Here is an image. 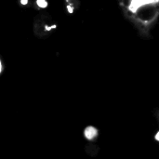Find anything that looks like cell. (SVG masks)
I'll use <instances>...</instances> for the list:
<instances>
[{"label":"cell","mask_w":159,"mask_h":159,"mask_svg":"<svg viewBox=\"0 0 159 159\" xmlns=\"http://www.w3.org/2000/svg\"><path fill=\"white\" fill-rule=\"evenodd\" d=\"M58 27L57 22L48 12H39L34 18L33 32L37 38H48Z\"/></svg>","instance_id":"obj_1"},{"label":"cell","mask_w":159,"mask_h":159,"mask_svg":"<svg viewBox=\"0 0 159 159\" xmlns=\"http://www.w3.org/2000/svg\"><path fill=\"white\" fill-rule=\"evenodd\" d=\"M66 2V8L70 14H72L80 5L79 0H65Z\"/></svg>","instance_id":"obj_2"},{"label":"cell","mask_w":159,"mask_h":159,"mask_svg":"<svg viewBox=\"0 0 159 159\" xmlns=\"http://www.w3.org/2000/svg\"><path fill=\"white\" fill-rule=\"evenodd\" d=\"M97 135H98V131L93 127H88L85 129V137L88 140H93Z\"/></svg>","instance_id":"obj_3"},{"label":"cell","mask_w":159,"mask_h":159,"mask_svg":"<svg viewBox=\"0 0 159 159\" xmlns=\"http://www.w3.org/2000/svg\"><path fill=\"white\" fill-rule=\"evenodd\" d=\"M34 4H35V6H34L35 8H37V7H39V8H44V7H46L48 6L47 0H35Z\"/></svg>","instance_id":"obj_4"},{"label":"cell","mask_w":159,"mask_h":159,"mask_svg":"<svg viewBox=\"0 0 159 159\" xmlns=\"http://www.w3.org/2000/svg\"><path fill=\"white\" fill-rule=\"evenodd\" d=\"M3 69H4L3 61H2V58H1V56H0V75H1V73H2V71H3Z\"/></svg>","instance_id":"obj_5"},{"label":"cell","mask_w":159,"mask_h":159,"mask_svg":"<svg viewBox=\"0 0 159 159\" xmlns=\"http://www.w3.org/2000/svg\"><path fill=\"white\" fill-rule=\"evenodd\" d=\"M156 140H157V141H159V132L156 135Z\"/></svg>","instance_id":"obj_6"}]
</instances>
